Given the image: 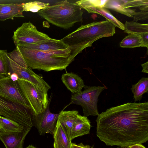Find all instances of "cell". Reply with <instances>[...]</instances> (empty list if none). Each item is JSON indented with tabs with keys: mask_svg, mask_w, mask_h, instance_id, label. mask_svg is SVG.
<instances>
[{
	"mask_svg": "<svg viewBox=\"0 0 148 148\" xmlns=\"http://www.w3.org/2000/svg\"><path fill=\"white\" fill-rule=\"evenodd\" d=\"M96 135L107 146L129 147L148 140V102L128 103L97 116Z\"/></svg>",
	"mask_w": 148,
	"mask_h": 148,
	"instance_id": "6da1fadb",
	"label": "cell"
},
{
	"mask_svg": "<svg viewBox=\"0 0 148 148\" xmlns=\"http://www.w3.org/2000/svg\"><path fill=\"white\" fill-rule=\"evenodd\" d=\"M16 47L28 67L32 69L46 72L65 69L76 56L82 52L79 48L76 46L47 51L27 48L18 45Z\"/></svg>",
	"mask_w": 148,
	"mask_h": 148,
	"instance_id": "7a4b0ae2",
	"label": "cell"
},
{
	"mask_svg": "<svg viewBox=\"0 0 148 148\" xmlns=\"http://www.w3.org/2000/svg\"><path fill=\"white\" fill-rule=\"evenodd\" d=\"M115 27L107 20L95 22L82 25L61 40L69 47L79 46L84 49L100 38L113 36L116 33Z\"/></svg>",
	"mask_w": 148,
	"mask_h": 148,
	"instance_id": "3957f363",
	"label": "cell"
},
{
	"mask_svg": "<svg viewBox=\"0 0 148 148\" xmlns=\"http://www.w3.org/2000/svg\"><path fill=\"white\" fill-rule=\"evenodd\" d=\"M83 10L75 3L67 0L54 3L37 12L41 18L58 27L67 29L83 22Z\"/></svg>",
	"mask_w": 148,
	"mask_h": 148,
	"instance_id": "277c9868",
	"label": "cell"
},
{
	"mask_svg": "<svg viewBox=\"0 0 148 148\" xmlns=\"http://www.w3.org/2000/svg\"><path fill=\"white\" fill-rule=\"evenodd\" d=\"M0 116L14 121L24 128L31 129L34 114L32 110L0 96Z\"/></svg>",
	"mask_w": 148,
	"mask_h": 148,
	"instance_id": "5b68a950",
	"label": "cell"
},
{
	"mask_svg": "<svg viewBox=\"0 0 148 148\" xmlns=\"http://www.w3.org/2000/svg\"><path fill=\"white\" fill-rule=\"evenodd\" d=\"M17 81L34 115L44 112L49 101L48 92L27 80L18 79Z\"/></svg>",
	"mask_w": 148,
	"mask_h": 148,
	"instance_id": "8992f818",
	"label": "cell"
},
{
	"mask_svg": "<svg viewBox=\"0 0 148 148\" xmlns=\"http://www.w3.org/2000/svg\"><path fill=\"white\" fill-rule=\"evenodd\" d=\"M81 92L72 95L70 104L81 106L84 116H98L99 114L97 108L98 97L102 91L106 88L104 86H85Z\"/></svg>",
	"mask_w": 148,
	"mask_h": 148,
	"instance_id": "52a82bcc",
	"label": "cell"
},
{
	"mask_svg": "<svg viewBox=\"0 0 148 148\" xmlns=\"http://www.w3.org/2000/svg\"><path fill=\"white\" fill-rule=\"evenodd\" d=\"M48 35L39 31L30 22L23 23L14 32L12 38L15 46L18 44H32L48 40Z\"/></svg>",
	"mask_w": 148,
	"mask_h": 148,
	"instance_id": "ba28073f",
	"label": "cell"
},
{
	"mask_svg": "<svg viewBox=\"0 0 148 148\" xmlns=\"http://www.w3.org/2000/svg\"><path fill=\"white\" fill-rule=\"evenodd\" d=\"M2 51L8 62L9 71H10L12 73H16L19 79L28 81L46 91L51 88L50 86L42 77L34 73L31 68L19 65L8 56L7 50Z\"/></svg>",
	"mask_w": 148,
	"mask_h": 148,
	"instance_id": "9c48e42d",
	"label": "cell"
},
{
	"mask_svg": "<svg viewBox=\"0 0 148 148\" xmlns=\"http://www.w3.org/2000/svg\"><path fill=\"white\" fill-rule=\"evenodd\" d=\"M0 96L31 109L17 81L12 80L10 75L0 80Z\"/></svg>",
	"mask_w": 148,
	"mask_h": 148,
	"instance_id": "30bf717a",
	"label": "cell"
},
{
	"mask_svg": "<svg viewBox=\"0 0 148 148\" xmlns=\"http://www.w3.org/2000/svg\"><path fill=\"white\" fill-rule=\"evenodd\" d=\"M52 95L51 94L49 99L47 107L43 112L34 115L33 125L37 129L40 135L46 134H54L59 114L51 113L49 109L50 104Z\"/></svg>",
	"mask_w": 148,
	"mask_h": 148,
	"instance_id": "8fae6325",
	"label": "cell"
},
{
	"mask_svg": "<svg viewBox=\"0 0 148 148\" xmlns=\"http://www.w3.org/2000/svg\"><path fill=\"white\" fill-rule=\"evenodd\" d=\"M31 129L24 128L19 131L0 132V139L6 148H23L25 137Z\"/></svg>",
	"mask_w": 148,
	"mask_h": 148,
	"instance_id": "7c38bea8",
	"label": "cell"
},
{
	"mask_svg": "<svg viewBox=\"0 0 148 148\" xmlns=\"http://www.w3.org/2000/svg\"><path fill=\"white\" fill-rule=\"evenodd\" d=\"M17 45L27 48L44 51L64 49L69 47L61 39L57 40L51 38L46 41L36 43L19 44Z\"/></svg>",
	"mask_w": 148,
	"mask_h": 148,
	"instance_id": "4fadbf2b",
	"label": "cell"
},
{
	"mask_svg": "<svg viewBox=\"0 0 148 148\" xmlns=\"http://www.w3.org/2000/svg\"><path fill=\"white\" fill-rule=\"evenodd\" d=\"M61 80L67 88L73 94L81 92L85 86L83 79L78 75L67 72L61 76Z\"/></svg>",
	"mask_w": 148,
	"mask_h": 148,
	"instance_id": "5bb4252c",
	"label": "cell"
},
{
	"mask_svg": "<svg viewBox=\"0 0 148 148\" xmlns=\"http://www.w3.org/2000/svg\"><path fill=\"white\" fill-rule=\"evenodd\" d=\"M21 3H0V21L14 19V17H24Z\"/></svg>",
	"mask_w": 148,
	"mask_h": 148,
	"instance_id": "9a60e30c",
	"label": "cell"
},
{
	"mask_svg": "<svg viewBox=\"0 0 148 148\" xmlns=\"http://www.w3.org/2000/svg\"><path fill=\"white\" fill-rule=\"evenodd\" d=\"M78 114L77 110L62 111L59 113L57 120L61 124L69 139L71 141L73 127Z\"/></svg>",
	"mask_w": 148,
	"mask_h": 148,
	"instance_id": "2e32d148",
	"label": "cell"
},
{
	"mask_svg": "<svg viewBox=\"0 0 148 148\" xmlns=\"http://www.w3.org/2000/svg\"><path fill=\"white\" fill-rule=\"evenodd\" d=\"M124 32L130 34H135L140 36L143 43L148 48V24H141L136 22L126 21L124 25Z\"/></svg>",
	"mask_w": 148,
	"mask_h": 148,
	"instance_id": "e0dca14e",
	"label": "cell"
},
{
	"mask_svg": "<svg viewBox=\"0 0 148 148\" xmlns=\"http://www.w3.org/2000/svg\"><path fill=\"white\" fill-rule=\"evenodd\" d=\"M91 127L87 117L78 114L73 125L72 140L89 134Z\"/></svg>",
	"mask_w": 148,
	"mask_h": 148,
	"instance_id": "ac0fdd59",
	"label": "cell"
},
{
	"mask_svg": "<svg viewBox=\"0 0 148 148\" xmlns=\"http://www.w3.org/2000/svg\"><path fill=\"white\" fill-rule=\"evenodd\" d=\"M53 148H71V141L69 139L64 129L57 120L54 133Z\"/></svg>",
	"mask_w": 148,
	"mask_h": 148,
	"instance_id": "d6986e66",
	"label": "cell"
},
{
	"mask_svg": "<svg viewBox=\"0 0 148 148\" xmlns=\"http://www.w3.org/2000/svg\"><path fill=\"white\" fill-rule=\"evenodd\" d=\"M84 9L88 13H95L102 15L116 27L124 30V25L113 15L107 9L104 7H96L86 8Z\"/></svg>",
	"mask_w": 148,
	"mask_h": 148,
	"instance_id": "ffe728a7",
	"label": "cell"
},
{
	"mask_svg": "<svg viewBox=\"0 0 148 148\" xmlns=\"http://www.w3.org/2000/svg\"><path fill=\"white\" fill-rule=\"evenodd\" d=\"M134 102L141 100L143 94L148 92V78L143 77L136 84L132 85Z\"/></svg>",
	"mask_w": 148,
	"mask_h": 148,
	"instance_id": "44dd1931",
	"label": "cell"
},
{
	"mask_svg": "<svg viewBox=\"0 0 148 148\" xmlns=\"http://www.w3.org/2000/svg\"><path fill=\"white\" fill-rule=\"evenodd\" d=\"M120 47L122 48H129L140 47H145L140 36L135 34H128L121 42Z\"/></svg>",
	"mask_w": 148,
	"mask_h": 148,
	"instance_id": "7402d4cb",
	"label": "cell"
},
{
	"mask_svg": "<svg viewBox=\"0 0 148 148\" xmlns=\"http://www.w3.org/2000/svg\"><path fill=\"white\" fill-rule=\"evenodd\" d=\"M104 7L111 9L130 17H133L136 12L134 10L130 8H123L121 6L119 0H108Z\"/></svg>",
	"mask_w": 148,
	"mask_h": 148,
	"instance_id": "603a6c76",
	"label": "cell"
},
{
	"mask_svg": "<svg viewBox=\"0 0 148 148\" xmlns=\"http://www.w3.org/2000/svg\"><path fill=\"white\" fill-rule=\"evenodd\" d=\"M0 132H10L19 131L24 127L22 125L12 120L0 116Z\"/></svg>",
	"mask_w": 148,
	"mask_h": 148,
	"instance_id": "cb8c5ba5",
	"label": "cell"
},
{
	"mask_svg": "<svg viewBox=\"0 0 148 148\" xmlns=\"http://www.w3.org/2000/svg\"><path fill=\"white\" fill-rule=\"evenodd\" d=\"M21 5L23 11L38 12L39 11L49 7L50 4L38 1H34L22 3Z\"/></svg>",
	"mask_w": 148,
	"mask_h": 148,
	"instance_id": "d4e9b609",
	"label": "cell"
},
{
	"mask_svg": "<svg viewBox=\"0 0 148 148\" xmlns=\"http://www.w3.org/2000/svg\"><path fill=\"white\" fill-rule=\"evenodd\" d=\"M108 0H81L75 2L81 9L89 7H103Z\"/></svg>",
	"mask_w": 148,
	"mask_h": 148,
	"instance_id": "484cf974",
	"label": "cell"
},
{
	"mask_svg": "<svg viewBox=\"0 0 148 148\" xmlns=\"http://www.w3.org/2000/svg\"><path fill=\"white\" fill-rule=\"evenodd\" d=\"M121 6L124 8L138 7L148 5V0H119Z\"/></svg>",
	"mask_w": 148,
	"mask_h": 148,
	"instance_id": "4316f807",
	"label": "cell"
},
{
	"mask_svg": "<svg viewBox=\"0 0 148 148\" xmlns=\"http://www.w3.org/2000/svg\"><path fill=\"white\" fill-rule=\"evenodd\" d=\"M7 54L11 59L19 65L25 68L28 67L23 58L16 49L11 52L8 53L7 52Z\"/></svg>",
	"mask_w": 148,
	"mask_h": 148,
	"instance_id": "83f0119b",
	"label": "cell"
},
{
	"mask_svg": "<svg viewBox=\"0 0 148 148\" xmlns=\"http://www.w3.org/2000/svg\"><path fill=\"white\" fill-rule=\"evenodd\" d=\"M9 69L7 61L2 50H0V75L7 76L8 74L9 75Z\"/></svg>",
	"mask_w": 148,
	"mask_h": 148,
	"instance_id": "f1b7e54d",
	"label": "cell"
},
{
	"mask_svg": "<svg viewBox=\"0 0 148 148\" xmlns=\"http://www.w3.org/2000/svg\"><path fill=\"white\" fill-rule=\"evenodd\" d=\"M148 10H141L140 12H136L133 16V21L136 22L138 20H144L148 19Z\"/></svg>",
	"mask_w": 148,
	"mask_h": 148,
	"instance_id": "f546056e",
	"label": "cell"
},
{
	"mask_svg": "<svg viewBox=\"0 0 148 148\" xmlns=\"http://www.w3.org/2000/svg\"><path fill=\"white\" fill-rule=\"evenodd\" d=\"M71 145L74 148H94L93 146H90L89 145H85L82 143L78 144L72 143Z\"/></svg>",
	"mask_w": 148,
	"mask_h": 148,
	"instance_id": "4dcf8cb0",
	"label": "cell"
},
{
	"mask_svg": "<svg viewBox=\"0 0 148 148\" xmlns=\"http://www.w3.org/2000/svg\"><path fill=\"white\" fill-rule=\"evenodd\" d=\"M142 67L143 69L141 71L142 72L144 73H148V62L141 64Z\"/></svg>",
	"mask_w": 148,
	"mask_h": 148,
	"instance_id": "1f68e13d",
	"label": "cell"
},
{
	"mask_svg": "<svg viewBox=\"0 0 148 148\" xmlns=\"http://www.w3.org/2000/svg\"><path fill=\"white\" fill-rule=\"evenodd\" d=\"M10 76L11 80L13 81H17L19 79L18 75L15 73H12L10 75Z\"/></svg>",
	"mask_w": 148,
	"mask_h": 148,
	"instance_id": "d6a6232c",
	"label": "cell"
},
{
	"mask_svg": "<svg viewBox=\"0 0 148 148\" xmlns=\"http://www.w3.org/2000/svg\"><path fill=\"white\" fill-rule=\"evenodd\" d=\"M129 148H146L141 144H136L129 147Z\"/></svg>",
	"mask_w": 148,
	"mask_h": 148,
	"instance_id": "836d02e7",
	"label": "cell"
},
{
	"mask_svg": "<svg viewBox=\"0 0 148 148\" xmlns=\"http://www.w3.org/2000/svg\"><path fill=\"white\" fill-rule=\"evenodd\" d=\"M7 76H5L3 75H0V80L5 78Z\"/></svg>",
	"mask_w": 148,
	"mask_h": 148,
	"instance_id": "e575fe53",
	"label": "cell"
},
{
	"mask_svg": "<svg viewBox=\"0 0 148 148\" xmlns=\"http://www.w3.org/2000/svg\"><path fill=\"white\" fill-rule=\"evenodd\" d=\"M25 148H37L32 145H30Z\"/></svg>",
	"mask_w": 148,
	"mask_h": 148,
	"instance_id": "d590c367",
	"label": "cell"
},
{
	"mask_svg": "<svg viewBox=\"0 0 148 148\" xmlns=\"http://www.w3.org/2000/svg\"><path fill=\"white\" fill-rule=\"evenodd\" d=\"M116 148H129V147H119Z\"/></svg>",
	"mask_w": 148,
	"mask_h": 148,
	"instance_id": "8d00e7d4",
	"label": "cell"
},
{
	"mask_svg": "<svg viewBox=\"0 0 148 148\" xmlns=\"http://www.w3.org/2000/svg\"><path fill=\"white\" fill-rule=\"evenodd\" d=\"M1 126H0V132L1 131Z\"/></svg>",
	"mask_w": 148,
	"mask_h": 148,
	"instance_id": "74e56055",
	"label": "cell"
},
{
	"mask_svg": "<svg viewBox=\"0 0 148 148\" xmlns=\"http://www.w3.org/2000/svg\"><path fill=\"white\" fill-rule=\"evenodd\" d=\"M71 148H74L71 145Z\"/></svg>",
	"mask_w": 148,
	"mask_h": 148,
	"instance_id": "f35d334b",
	"label": "cell"
}]
</instances>
